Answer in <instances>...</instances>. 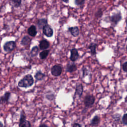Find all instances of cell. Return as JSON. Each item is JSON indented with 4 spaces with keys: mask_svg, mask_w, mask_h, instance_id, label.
<instances>
[{
    "mask_svg": "<svg viewBox=\"0 0 127 127\" xmlns=\"http://www.w3.org/2000/svg\"><path fill=\"white\" fill-rule=\"evenodd\" d=\"M84 2V0H75V3L77 5H82Z\"/></svg>",
    "mask_w": 127,
    "mask_h": 127,
    "instance_id": "cb8c5ba5",
    "label": "cell"
},
{
    "mask_svg": "<svg viewBox=\"0 0 127 127\" xmlns=\"http://www.w3.org/2000/svg\"><path fill=\"white\" fill-rule=\"evenodd\" d=\"M39 46L41 50H46L49 47V43L46 40H43L40 42Z\"/></svg>",
    "mask_w": 127,
    "mask_h": 127,
    "instance_id": "8fae6325",
    "label": "cell"
},
{
    "mask_svg": "<svg viewBox=\"0 0 127 127\" xmlns=\"http://www.w3.org/2000/svg\"><path fill=\"white\" fill-rule=\"evenodd\" d=\"M49 50H44L43 51L41 52L40 54H39V56L40 58L41 59H44L45 58H46V57L48 56V54H49Z\"/></svg>",
    "mask_w": 127,
    "mask_h": 127,
    "instance_id": "ffe728a7",
    "label": "cell"
},
{
    "mask_svg": "<svg viewBox=\"0 0 127 127\" xmlns=\"http://www.w3.org/2000/svg\"><path fill=\"white\" fill-rule=\"evenodd\" d=\"M70 59L71 61L74 62L77 60L79 57L78 52L76 49H72L70 51Z\"/></svg>",
    "mask_w": 127,
    "mask_h": 127,
    "instance_id": "ba28073f",
    "label": "cell"
},
{
    "mask_svg": "<svg viewBox=\"0 0 127 127\" xmlns=\"http://www.w3.org/2000/svg\"><path fill=\"white\" fill-rule=\"evenodd\" d=\"M62 72V68L59 65H55L51 68V73L53 75L55 76H58L60 75Z\"/></svg>",
    "mask_w": 127,
    "mask_h": 127,
    "instance_id": "5b68a950",
    "label": "cell"
},
{
    "mask_svg": "<svg viewBox=\"0 0 127 127\" xmlns=\"http://www.w3.org/2000/svg\"><path fill=\"white\" fill-rule=\"evenodd\" d=\"M46 25H47V20H46L45 19H40L38 22V27L40 29H41L42 28H43Z\"/></svg>",
    "mask_w": 127,
    "mask_h": 127,
    "instance_id": "ac0fdd59",
    "label": "cell"
},
{
    "mask_svg": "<svg viewBox=\"0 0 127 127\" xmlns=\"http://www.w3.org/2000/svg\"><path fill=\"white\" fill-rule=\"evenodd\" d=\"M121 19L122 15L120 12L115 13L112 15L110 17L111 21L115 24H117L121 20Z\"/></svg>",
    "mask_w": 127,
    "mask_h": 127,
    "instance_id": "52a82bcc",
    "label": "cell"
},
{
    "mask_svg": "<svg viewBox=\"0 0 127 127\" xmlns=\"http://www.w3.org/2000/svg\"><path fill=\"white\" fill-rule=\"evenodd\" d=\"M28 33L30 36L32 37H34L37 34V30L35 26L32 25L28 29Z\"/></svg>",
    "mask_w": 127,
    "mask_h": 127,
    "instance_id": "7c38bea8",
    "label": "cell"
},
{
    "mask_svg": "<svg viewBox=\"0 0 127 127\" xmlns=\"http://www.w3.org/2000/svg\"><path fill=\"white\" fill-rule=\"evenodd\" d=\"M38 51H39V49H38V47H37V46L34 47L32 49V50H31V53H30L31 56L32 57H35V56H36L37 55V54H38Z\"/></svg>",
    "mask_w": 127,
    "mask_h": 127,
    "instance_id": "44dd1931",
    "label": "cell"
},
{
    "mask_svg": "<svg viewBox=\"0 0 127 127\" xmlns=\"http://www.w3.org/2000/svg\"><path fill=\"white\" fill-rule=\"evenodd\" d=\"M95 102V98L92 95H86L84 98V104L86 107H90L93 105Z\"/></svg>",
    "mask_w": 127,
    "mask_h": 127,
    "instance_id": "3957f363",
    "label": "cell"
},
{
    "mask_svg": "<svg viewBox=\"0 0 127 127\" xmlns=\"http://www.w3.org/2000/svg\"><path fill=\"white\" fill-rule=\"evenodd\" d=\"M45 76V75L40 71H37L34 76L35 79L37 80H41L44 78Z\"/></svg>",
    "mask_w": 127,
    "mask_h": 127,
    "instance_id": "2e32d148",
    "label": "cell"
},
{
    "mask_svg": "<svg viewBox=\"0 0 127 127\" xmlns=\"http://www.w3.org/2000/svg\"><path fill=\"white\" fill-rule=\"evenodd\" d=\"M72 127H81V126L79 124L75 123V124H73Z\"/></svg>",
    "mask_w": 127,
    "mask_h": 127,
    "instance_id": "484cf974",
    "label": "cell"
},
{
    "mask_svg": "<svg viewBox=\"0 0 127 127\" xmlns=\"http://www.w3.org/2000/svg\"><path fill=\"white\" fill-rule=\"evenodd\" d=\"M83 91V88L81 84H77L75 88V95H77L80 97L82 94Z\"/></svg>",
    "mask_w": 127,
    "mask_h": 127,
    "instance_id": "30bf717a",
    "label": "cell"
},
{
    "mask_svg": "<svg viewBox=\"0 0 127 127\" xmlns=\"http://www.w3.org/2000/svg\"><path fill=\"white\" fill-rule=\"evenodd\" d=\"M34 83L33 76L31 74L25 75L18 83V86L20 87L27 88L31 86Z\"/></svg>",
    "mask_w": 127,
    "mask_h": 127,
    "instance_id": "6da1fadb",
    "label": "cell"
},
{
    "mask_svg": "<svg viewBox=\"0 0 127 127\" xmlns=\"http://www.w3.org/2000/svg\"><path fill=\"white\" fill-rule=\"evenodd\" d=\"M12 2L15 7H18L21 3V0H12Z\"/></svg>",
    "mask_w": 127,
    "mask_h": 127,
    "instance_id": "7402d4cb",
    "label": "cell"
},
{
    "mask_svg": "<svg viewBox=\"0 0 127 127\" xmlns=\"http://www.w3.org/2000/svg\"><path fill=\"white\" fill-rule=\"evenodd\" d=\"M43 32L44 34L47 37H52L53 35V30L52 28L48 25H45L43 28Z\"/></svg>",
    "mask_w": 127,
    "mask_h": 127,
    "instance_id": "8992f818",
    "label": "cell"
},
{
    "mask_svg": "<svg viewBox=\"0 0 127 127\" xmlns=\"http://www.w3.org/2000/svg\"><path fill=\"white\" fill-rule=\"evenodd\" d=\"M64 1V2H67L68 1V0H63Z\"/></svg>",
    "mask_w": 127,
    "mask_h": 127,
    "instance_id": "f1b7e54d",
    "label": "cell"
},
{
    "mask_svg": "<svg viewBox=\"0 0 127 127\" xmlns=\"http://www.w3.org/2000/svg\"><path fill=\"white\" fill-rule=\"evenodd\" d=\"M39 127H48L46 125H45V124H41V125H40L39 126Z\"/></svg>",
    "mask_w": 127,
    "mask_h": 127,
    "instance_id": "4316f807",
    "label": "cell"
},
{
    "mask_svg": "<svg viewBox=\"0 0 127 127\" xmlns=\"http://www.w3.org/2000/svg\"><path fill=\"white\" fill-rule=\"evenodd\" d=\"M122 122L125 125H127V113L125 114L122 118Z\"/></svg>",
    "mask_w": 127,
    "mask_h": 127,
    "instance_id": "603a6c76",
    "label": "cell"
},
{
    "mask_svg": "<svg viewBox=\"0 0 127 127\" xmlns=\"http://www.w3.org/2000/svg\"><path fill=\"white\" fill-rule=\"evenodd\" d=\"M69 31L71 33V35L73 36L74 37H76L79 34V31L77 27H70L68 29Z\"/></svg>",
    "mask_w": 127,
    "mask_h": 127,
    "instance_id": "4fadbf2b",
    "label": "cell"
},
{
    "mask_svg": "<svg viewBox=\"0 0 127 127\" xmlns=\"http://www.w3.org/2000/svg\"><path fill=\"white\" fill-rule=\"evenodd\" d=\"M97 45L95 43H91L89 46L88 48L90 50L91 53L92 55H94L96 54V48Z\"/></svg>",
    "mask_w": 127,
    "mask_h": 127,
    "instance_id": "d6986e66",
    "label": "cell"
},
{
    "mask_svg": "<svg viewBox=\"0 0 127 127\" xmlns=\"http://www.w3.org/2000/svg\"><path fill=\"white\" fill-rule=\"evenodd\" d=\"M25 118V116L23 114V113H22L19 120V127H31L30 123L28 121L26 120Z\"/></svg>",
    "mask_w": 127,
    "mask_h": 127,
    "instance_id": "7a4b0ae2",
    "label": "cell"
},
{
    "mask_svg": "<svg viewBox=\"0 0 127 127\" xmlns=\"http://www.w3.org/2000/svg\"><path fill=\"white\" fill-rule=\"evenodd\" d=\"M31 39L29 37L27 36H24L22 40H21V44L23 45V46H26L27 45H28L30 42H31Z\"/></svg>",
    "mask_w": 127,
    "mask_h": 127,
    "instance_id": "9a60e30c",
    "label": "cell"
},
{
    "mask_svg": "<svg viewBox=\"0 0 127 127\" xmlns=\"http://www.w3.org/2000/svg\"><path fill=\"white\" fill-rule=\"evenodd\" d=\"M0 127H5L3 126L2 123L1 122H0Z\"/></svg>",
    "mask_w": 127,
    "mask_h": 127,
    "instance_id": "83f0119b",
    "label": "cell"
},
{
    "mask_svg": "<svg viewBox=\"0 0 127 127\" xmlns=\"http://www.w3.org/2000/svg\"><path fill=\"white\" fill-rule=\"evenodd\" d=\"M10 96V93L9 92H5L2 96L0 97V104L8 103V99Z\"/></svg>",
    "mask_w": 127,
    "mask_h": 127,
    "instance_id": "9c48e42d",
    "label": "cell"
},
{
    "mask_svg": "<svg viewBox=\"0 0 127 127\" xmlns=\"http://www.w3.org/2000/svg\"></svg>",
    "mask_w": 127,
    "mask_h": 127,
    "instance_id": "4dcf8cb0",
    "label": "cell"
},
{
    "mask_svg": "<svg viewBox=\"0 0 127 127\" xmlns=\"http://www.w3.org/2000/svg\"><path fill=\"white\" fill-rule=\"evenodd\" d=\"M77 69L76 66L74 64H69L66 66V71L69 72H72Z\"/></svg>",
    "mask_w": 127,
    "mask_h": 127,
    "instance_id": "5bb4252c",
    "label": "cell"
},
{
    "mask_svg": "<svg viewBox=\"0 0 127 127\" xmlns=\"http://www.w3.org/2000/svg\"><path fill=\"white\" fill-rule=\"evenodd\" d=\"M16 44L14 41H8L6 42L3 45V49L6 52H10L13 50L15 47Z\"/></svg>",
    "mask_w": 127,
    "mask_h": 127,
    "instance_id": "277c9868",
    "label": "cell"
},
{
    "mask_svg": "<svg viewBox=\"0 0 127 127\" xmlns=\"http://www.w3.org/2000/svg\"><path fill=\"white\" fill-rule=\"evenodd\" d=\"M100 118L98 116H96L92 119L91 121V125L93 126H97V125L99 124V123H100Z\"/></svg>",
    "mask_w": 127,
    "mask_h": 127,
    "instance_id": "e0dca14e",
    "label": "cell"
},
{
    "mask_svg": "<svg viewBox=\"0 0 127 127\" xmlns=\"http://www.w3.org/2000/svg\"><path fill=\"white\" fill-rule=\"evenodd\" d=\"M126 23H127V19H126Z\"/></svg>",
    "mask_w": 127,
    "mask_h": 127,
    "instance_id": "f546056e",
    "label": "cell"
},
{
    "mask_svg": "<svg viewBox=\"0 0 127 127\" xmlns=\"http://www.w3.org/2000/svg\"><path fill=\"white\" fill-rule=\"evenodd\" d=\"M122 67H123V69L124 71L127 72V62H126L123 64Z\"/></svg>",
    "mask_w": 127,
    "mask_h": 127,
    "instance_id": "d4e9b609",
    "label": "cell"
}]
</instances>
